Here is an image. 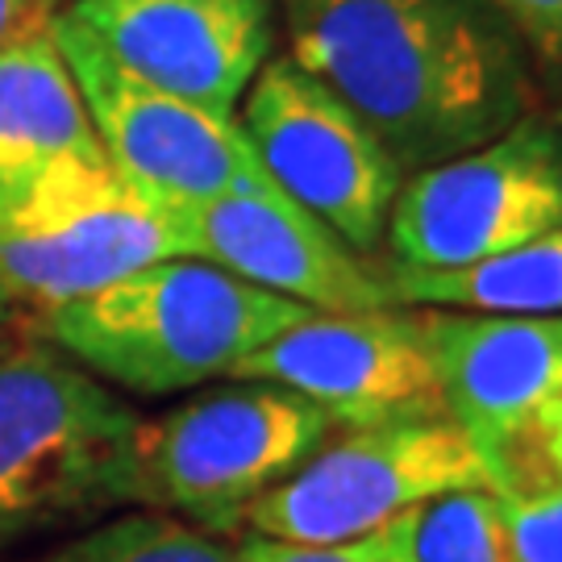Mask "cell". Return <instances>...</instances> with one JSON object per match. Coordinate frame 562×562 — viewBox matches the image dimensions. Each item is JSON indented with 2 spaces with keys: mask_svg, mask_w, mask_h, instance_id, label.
<instances>
[{
  "mask_svg": "<svg viewBox=\"0 0 562 562\" xmlns=\"http://www.w3.org/2000/svg\"><path fill=\"white\" fill-rule=\"evenodd\" d=\"M288 59L346 101L404 176L533 109L525 42L492 0H283Z\"/></svg>",
  "mask_w": 562,
  "mask_h": 562,
  "instance_id": "6da1fadb",
  "label": "cell"
},
{
  "mask_svg": "<svg viewBox=\"0 0 562 562\" xmlns=\"http://www.w3.org/2000/svg\"><path fill=\"white\" fill-rule=\"evenodd\" d=\"M138 413L34 334H0V562L130 508Z\"/></svg>",
  "mask_w": 562,
  "mask_h": 562,
  "instance_id": "7a4b0ae2",
  "label": "cell"
},
{
  "mask_svg": "<svg viewBox=\"0 0 562 562\" xmlns=\"http://www.w3.org/2000/svg\"><path fill=\"white\" fill-rule=\"evenodd\" d=\"M317 308L201 259H167L38 313V329L113 392L176 396L234 375L241 359Z\"/></svg>",
  "mask_w": 562,
  "mask_h": 562,
  "instance_id": "3957f363",
  "label": "cell"
},
{
  "mask_svg": "<svg viewBox=\"0 0 562 562\" xmlns=\"http://www.w3.org/2000/svg\"><path fill=\"white\" fill-rule=\"evenodd\" d=\"M338 425L301 392L238 380L196 392L159 417H142L130 450V508H150L234 538L246 513L296 467L313 459Z\"/></svg>",
  "mask_w": 562,
  "mask_h": 562,
  "instance_id": "277c9868",
  "label": "cell"
},
{
  "mask_svg": "<svg viewBox=\"0 0 562 562\" xmlns=\"http://www.w3.org/2000/svg\"><path fill=\"white\" fill-rule=\"evenodd\" d=\"M167 259H188L183 204L146 192L113 162L46 171L4 204L0 288L9 304L46 313Z\"/></svg>",
  "mask_w": 562,
  "mask_h": 562,
  "instance_id": "5b68a950",
  "label": "cell"
},
{
  "mask_svg": "<svg viewBox=\"0 0 562 562\" xmlns=\"http://www.w3.org/2000/svg\"><path fill=\"white\" fill-rule=\"evenodd\" d=\"M422 313L446 417L480 454L487 492L562 487V317Z\"/></svg>",
  "mask_w": 562,
  "mask_h": 562,
  "instance_id": "8992f818",
  "label": "cell"
},
{
  "mask_svg": "<svg viewBox=\"0 0 562 562\" xmlns=\"http://www.w3.org/2000/svg\"><path fill=\"white\" fill-rule=\"evenodd\" d=\"M562 225V134L525 117L487 146L408 176L387 213V267L459 271Z\"/></svg>",
  "mask_w": 562,
  "mask_h": 562,
  "instance_id": "52a82bcc",
  "label": "cell"
},
{
  "mask_svg": "<svg viewBox=\"0 0 562 562\" xmlns=\"http://www.w3.org/2000/svg\"><path fill=\"white\" fill-rule=\"evenodd\" d=\"M487 487L480 454L450 417L346 429L246 513V533L334 546L375 533L446 492Z\"/></svg>",
  "mask_w": 562,
  "mask_h": 562,
  "instance_id": "ba28073f",
  "label": "cell"
},
{
  "mask_svg": "<svg viewBox=\"0 0 562 562\" xmlns=\"http://www.w3.org/2000/svg\"><path fill=\"white\" fill-rule=\"evenodd\" d=\"M241 134L288 201L325 222L355 255L383 246L404 183L367 121L288 55L262 63L241 97Z\"/></svg>",
  "mask_w": 562,
  "mask_h": 562,
  "instance_id": "9c48e42d",
  "label": "cell"
},
{
  "mask_svg": "<svg viewBox=\"0 0 562 562\" xmlns=\"http://www.w3.org/2000/svg\"><path fill=\"white\" fill-rule=\"evenodd\" d=\"M50 25L80 83L83 109L97 125L104 155L121 176L171 204H204L276 188L241 134L238 117L209 113L201 104L134 80L59 9Z\"/></svg>",
  "mask_w": 562,
  "mask_h": 562,
  "instance_id": "30bf717a",
  "label": "cell"
},
{
  "mask_svg": "<svg viewBox=\"0 0 562 562\" xmlns=\"http://www.w3.org/2000/svg\"><path fill=\"white\" fill-rule=\"evenodd\" d=\"M234 380H267L301 392L341 429L446 417L425 313H308L238 362Z\"/></svg>",
  "mask_w": 562,
  "mask_h": 562,
  "instance_id": "8fae6325",
  "label": "cell"
},
{
  "mask_svg": "<svg viewBox=\"0 0 562 562\" xmlns=\"http://www.w3.org/2000/svg\"><path fill=\"white\" fill-rule=\"evenodd\" d=\"M59 13L121 71L234 117L271 59V0H63Z\"/></svg>",
  "mask_w": 562,
  "mask_h": 562,
  "instance_id": "7c38bea8",
  "label": "cell"
},
{
  "mask_svg": "<svg viewBox=\"0 0 562 562\" xmlns=\"http://www.w3.org/2000/svg\"><path fill=\"white\" fill-rule=\"evenodd\" d=\"M188 259L222 267L283 301L317 313L396 308L383 271L362 262L346 241L280 188L183 204Z\"/></svg>",
  "mask_w": 562,
  "mask_h": 562,
  "instance_id": "4fadbf2b",
  "label": "cell"
},
{
  "mask_svg": "<svg viewBox=\"0 0 562 562\" xmlns=\"http://www.w3.org/2000/svg\"><path fill=\"white\" fill-rule=\"evenodd\" d=\"M55 13L0 42V201L59 167L109 162L80 83L55 38Z\"/></svg>",
  "mask_w": 562,
  "mask_h": 562,
  "instance_id": "5bb4252c",
  "label": "cell"
},
{
  "mask_svg": "<svg viewBox=\"0 0 562 562\" xmlns=\"http://www.w3.org/2000/svg\"><path fill=\"white\" fill-rule=\"evenodd\" d=\"M383 283L401 308H450L492 317H562V225L459 271L383 267Z\"/></svg>",
  "mask_w": 562,
  "mask_h": 562,
  "instance_id": "9a60e30c",
  "label": "cell"
},
{
  "mask_svg": "<svg viewBox=\"0 0 562 562\" xmlns=\"http://www.w3.org/2000/svg\"><path fill=\"white\" fill-rule=\"evenodd\" d=\"M18 562H238V550L180 517L125 508Z\"/></svg>",
  "mask_w": 562,
  "mask_h": 562,
  "instance_id": "2e32d148",
  "label": "cell"
},
{
  "mask_svg": "<svg viewBox=\"0 0 562 562\" xmlns=\"http://www.w3.org/2000/svg\"><path fill=\"white\" fill-rule=\"evenodd\" d=\"M408 562H517L501 517V501L487 487L446 492L401 517Z\"/></svg>",
  "mask_w": 562,
  "mask_h": 562,
  "instance_id": "e0dca14e",
  "label": "cell"
},
{
  "mask_svg": "<svg viewBox=\"0 0 562 562\" xmlns=\"http://www.w3.org/2000/svg\"><path fill=\"white\" fill-rule=\"evenodd\" d=\"M234 550H238V562H408L401 517L387 521L383 529H375V533H362L355 542L301 546V542H276V538L246 533Z\"/></svg>",
  "mask_w": 562,
  "mask_h": 562,
  "instance_id": "ac0fdd59",
  "label": "cell"
},
{
  "mask_svg": "<svg viewBox=\"0 0 562 562\" xmlns=\"http://www.w3.org/2000/svg\"><path fill=\"white\" fill-rule=\"evenodd\" d=\"M496 501L517 562H562V487H546L533 496H496Z\"/></svg>",
  "mask_w": 562,
  "mask_h": 562,
  "instance_id": "d6986e66",
  "label": "cell"
},
{
  "mask_svg": "<svg viewBox=\"0 0 562 562\" xmlns=\"http://www.w3.org/2000/svg\"><path fill=\"white\" fill-rule=\"evenodd\" d=\"M533 59L562 71V0H492Z\"/></svg>",
  "mask_w": 562,
  "mask_h": 562,
  "instance_id": "ffe728a7",
  "label": "cell"
},
{
  "mask_svg": "<svg viewBox=\"0 0 562 562\" xmlns=\"http://www.w3.org/2000/svg\"><path fill=\"white\" fill-rule=\"evenodd\" d=\"M46 13H55L50 0H0V42L13 38L21 25L46 18Z\"/></svg>",
  "mask_w": 562,
  "mask_h": 562,
  "instance_id": "44dd1931",
  "label": "cell"
},
{
  "mask_svg": "<svg viewBox=\"0 0 562 562\" xmlns=\"http://www.w3.org/2000/svg\"><path fill=\"white\" fill-rule=\"evenodd\" d=\"M9 317H13V304H9V296H4V288H0V334L9 329Z\"/></svg>",
  "mask_w": 562,
  "mask_h": 562,
  "instance_id": "7402d4cb",
  "label": "cell"
},
{
  "mask_svg": "<svg viewBox=\"0 0 562 562\" xmlns=\"http://www.w3.org/2000/svg\"><path fill=\"white\" fill-rule=\"evenodd\" d=\"M0 222H4V201H0Z\"/></svg>",
  "mask_w": 562,
  "mask_h": 562,
  "instance_id": "603a6c76",
  "label": "cell"
},
{
  "mask_svg": "<svg viewBox=\"0 0 562 562\" xmlns=\"http://www.w3.org/2000/svg\"><path fill=\"white\" fill-rule=\"evenodd\" d=\"M50 4H55V9H59V4H63V0H50Z\"/></svg>",
  "mask_w": 562,
  "mask_h": 562,
  "instance_id": "cb8c5ba5",
  "label": "cell"
}]
</instances>
